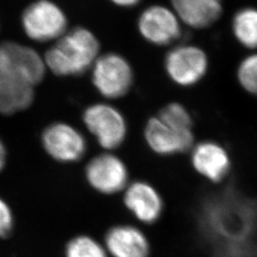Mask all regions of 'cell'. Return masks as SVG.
Listing matches in <instances>:
<instances>
[{
	"label": "cell",
	"instance_id": "1",
	"mask_svg": "<svg viewBox=\"0 0 257 257\" xmlns=\"http://www.w3.org/2000/svg\"><path fill=\"white\" fill-rule=\"evenodd\" d=\"M200 227L220 257H248L257 230V205L236 193L208 197L200 211Z\"/></svg>",
	"mask_w": 257,
	"mask_h": 257
},
{
	"label": "cell",
	"instance_id": "2",
	"mask_svg": "<svg viewBox=\"0 0 257 257\" xmlns=\"http://www.w3.org/2000/svg\"><path fill=\"white\" fill-rule=\"evenodd\" d=\"M100 55V42L91 30L74 28L59 37L45 55V64L56 75H80L92 69Z\"/></svg>",
	"mask_w": 257,
	"mask_h": 257
},
{
	"label": "cell",
	"instance_id": "3",
	"mask_svg": "<svg viewBox=\"0 0 257 257\" xmlns=\"http://www.w3.org/2000/svg\"><path fill=\"white\" fill-rule=\"evenodd\" d=\"M194 127L175 122L156 113L146 121L143 138L156 156L171 157L186 154L195 143Z\"/></svg>",
	"mask_w": 257,
	"mask_h": 257
},
{
	"label": "cell",
	"instance_id": "4",
	"mask_svg": "<svg viewBox=\"0 0 257 257\" xmlns=\"http://www.w3.org/2000/svg\"><path fill=\"white\" fill-rule=\"evenodd\" d=\"M168 79L179 88H193L204 80L210 69L207 52L193 43H180L172 47L163 61Z\"/></svg>",
	"mask_w": 257,
	"mask_h": 257
},
{
	"label": "cell",
	"instance_id": "5",
	"mask_svg": "<svg viewBox=\"0 0 257 257\" xmlns=\"http://www.w3.org/2000/svg\"><path fill=\"white\" fill-rule=\"evenodd\" d=\"M136 81V74L128 58L119 53L100 55L92 67V82L97 92L108 100L125 97Z\"/></svg>",
	"mask_w": 257,
	"mask_h": 257
},
{
	"label": "cell",
	"instance_id": "6",
	"mask_svg": "<svg viewBox=\"0 0 257 257\" xmlns=\"http://www.w3.org/2000/svg\"><path fill=\"white\" fill-rule=\"evenodd\" d=\"M83 123L106 152H114L126 142L128 120L115 106L107 102L94 103L83 112Z\"/></svg>",
	"mask_w": 257,
	"mask_h": 257
},
{
	"label": "cell",
	"instance_id": "7",
	"mask_svg": "<svg viewBox=\"0 0 257 257\" xmlns=\"http://www.w3.org/2000/svg\"><path fill=\"white\" fill-rule=\"evenodd\" d=\"M183 24L175 11L162 4H152L137 19L138 35L150 45L170 47L183 35Z\"/></svg>",
	"mask_w": 257,
	"mask_h": 257
},
{
	"label": "cell",
	"instance_id": "8",
	"mask_svg": "<svg viewBox=\"0 0 257 257\" xmlns=\"http://www.w3.org/2000/svg\"><path fill=\"white\" fill-rule=\"evenodd\" d=\"M85 176L94 191L105 195L123 193L131 182L128 166L113 152L92 158L86 166Z\"/></svg>",
	"mask_w": 257,
	"mask_h": 257
},
{
	"label": "cell",
	"instance_id": "9",
	"mask_svg": "<svg viewBox=\"0 0 257 257\" xmlns=\"http://www.w3.org/2000/svg\"><path fill=\"white\" fill-rule=\"evenodd\" d=\"M22 26L28 37L45 42L58 39L66 33L67 17L50 0H37L29 5L22 15Z\"/></svg>",
	"mask_w": 257,
	"mask_h": 257
},
{
	"label": "cell",
	"instance_id": "10",
	"mask_svg": "<svg viewBox=\"0 0 257 257\" xmlns=\"http://www.w3.org/2000/svg\"><path fill=\"white\" fill-rule=\"evenodd\" d=\"M193 171L212 184H220L230 175L232 161L228 149L215 140L194 143L190 151Z\"/></svg>",
	"mask_w": 257,
	"mask_h": 257
},
{
	"label": "cell",
	"instance_id": "11",
	"mask_svg": "<svg viewBox=\"0 0 257 257\" xmlns=\"http://www.w3.org/2000/svg\"><path fill=\"white\" fill-rule=\"evenodd\" d=\"M125 209L142 225H153L162 217L164 200L157 188L146 180H135L123 191Z\"/></svg>",
	"mask_w": 257,
	"mask_h": 257
},
{
	"label": "cell",
	"instance_id": "12",
	"mask_svg": "<svg viewBox=\"0 0 257 257\" xmlns=\"http://www.w3.org/2000/svg\"><path fill=\"white\" fill-rule=\"evenodd\" d=\"M0 66L9 74L36 86L45 75V61L35 50L16 42L0 43Z\"/></svg>",
	"mask_w": 257,
	"mask_h": 257
},
{
	"label": "cell",
	"instance_id": "13",
	"mask_svg": "<svg viewBox=\"0 0 257 257\" xmlns=\"http://www.w3.org/2000/svg\"><path fill=\"white\" fill-rule=\"evenodd\" d=\"M42 144L47 153L60 162H76L87 152V141L82 134L66 123L48 126L42 134Z\"/></svg>",
	"mask_w": 257,
	"mask_h": 257
},
{
	"label": "cell",
	"instance_id": "14",
	"mask_svg": "<svg viewBox=\"0 0 257 257\" xmlns=\"http://www.w3.org/2000/svg\"><path fill=\"white\" fill-rule=\"evenodd\" d=\"M104 246L110 257H150L151 243L146 233L133 224H117L105 234Z\"/></svg>",
	"mask_w": 257,
	"mask_h": 257
},
{
	"label": "cell",
	"instance_id": "15",
	"mask_svg": "<svg viewBox=\"0 0 257 257\" xmlns=\"http://www.w3.org/2000/svg\"><path fill=\"white\" fill-rule=\"evenodd\" d=\"M184 26L205 30L213 26L224 12L223 0H170Z\"/></svg>",
	"mask_w": 257,
	"mask_h": 257
},
{
	"label": "cell",
	"instance_id": "16",
	"mask_svg": "<svg viewBox=\"0 0 257 257\" xmlns=\"http://www.w3.org/2000/svg\"><path fill=\"white\" fill-rule=\"evenodd\" d=\"M34 98V86L9 74L0 66V113L10 115L26 110Z\"/></svg>",
	"mask_w": 257,
	"mask_h": 257
},
{
	"label": "cell",
	"instance_id": "17",
	"mask_svg": "<svg viewBox=\"0 0 257 257\" xmlns=\"http://www.w3.org/2000/svg\"><path fill=\"white\" fill-rule=\"evenodd\" d=\"M230 31L240 46L250 52H256V7L248 6L237 10L231 18Z\"/></svg>",
	"mask_w": 257,
	"mask_h": 257
},
{
	"label": "cell",
	"instance_id": "18",
	"mask_svg": "<svg viewBox=\"0 0 257 257\" xmlns=\"http://www.w3.org/2000/svg\"><path fill=\"white\" fill-rule=\"evenodd\" d=\"M235 77L244 92L257 98V51L251 52L239 61Z\"/></svg>",
	"mask_w": 257,
	"mask_h": 257
},
{
	"label": "cell",
	"instance_id": "19",
	"mask_svg": "<svg viewBox=\"0 0 257 257\" xmlns=\"http://www.w3.org/2000/svg\"><path fill=\"white\" fill-rule=\"evenodd\" d=\"M66 257H110V255L104 244L89 235H79L68 243Z\"/></svg>",
	"mask_w": 257,
	"mask_h": 257
},
{
	"label": "cell",
	"instance_id": "20",
	"mask_svg": "<svg viewBox=\"0 0 257 257\" xmlns=\"http://www.w3.org/2000/svg\"><path fill=\"white\" fill-rule=\"evenodd\" d=\"M13 228V215L9 206L0 198V236H6Z\"/></svg>",
	"mask_w": 257,
	"mask_h": 257
},
{
	"label": "cell",
	"instance_id": "21",
	"mask_svg": "<svg viewBox=\"0 0 257 257\" xmlns=\"http://www.w3.org/2000/svg\"><path fill=\"white\" fill-rule=\"evenodd\" d=\"M111 4L122 9H132L138 6L142 0H109Z\"/></svg>",
	"mask_w": 257,
	"mask_h": 257
},
{
	"label": "cell",
	"instance_id": "22",
	"mask_svg": "<svg viewBox=\"0 0 257 257\" xmlns=\"http://www.w3.org/2000/svg\"><path fill=\"white\" fill-rule=\"evenodd\" d=\"M5 161H6V150H5L2 141L0 140V171L5 165Z\"/></svg>",
	"mask_w": 257,
	"mask_h": 257
}]
</instances>
